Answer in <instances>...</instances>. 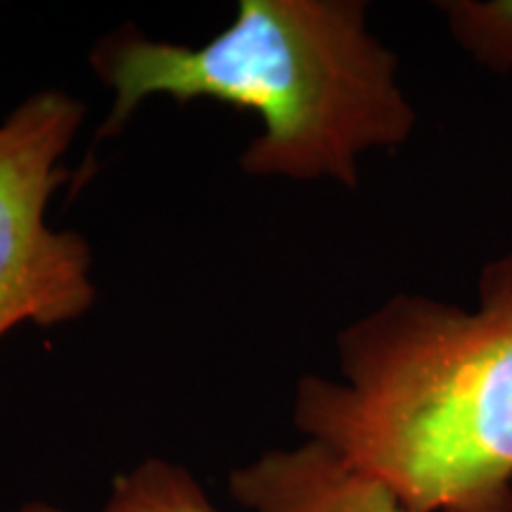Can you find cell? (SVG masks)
Masks as SVG:
<instances>
[{"instance_id": "1", "label": "cell", "mask_w": 512, "mask_h": 512, "mask_svg": "<svg viewBox=\"0 0 512 512\" xmlns=\"http://www.w3.org/2000/svg\"><path fill=\"white\" fill-rule=\"evenodd\" d=\"M339 380L304 375L292 420L413 512H512V252L475 311L394 294L337 335Z\"/></svg>"}, {"instance_id": "5", "label": "cell", "mask_w": 512, "mask_h": 512, "mask_svg": "<svg viewBox=\"0 0 512 512\" xmlns=\"http://www.w3.org/2000/svg\"><path fill=\"white\" fill-rule=\"evenodd\" d=\"M100 512H219L183 465L145 458L114 479Z\"/></svg>"}, {"instance_id": "2", "label": "cell", "mask_w": 512, "mask_h": 512, "mask_svg": "<svg viewBox=\"0 0 512 512\" xmlns=\"http://www.w3.org/2000/svg\"><path fill=\"white\" fill-rule=\"evenodd\" d=\"M91 67L114 93L98 138L124 131L155 95L259 114L264 131L240 155L254 178H328L354 190L361 157L403 145L418 126L399 57L368 29L361 0H240L202 46L119 29L91 50Z\"/></svg>"}, {"instance_id": "6", "label": "cell", "mask_w": 512, "mask_h": 512, "mask_svg": "<svg viewBox=\"0 0 512 512\" xmlns=\"http://www.w3.org/2000/svg\"><path fill=\"white\" fill-rule=\"evenodd\" d=\"M448 31L477 64L491 72L512 69V0L439 3Z\"/></svg>"}, {"instance_id": "7", "label": "cell", "mask_w": 512, "mask_h": 512, "mask_svg": "<svg viewBox=\"0 0 512 512\" xmlns=\"http://www.w3.org/2000/svg\"><path fill=\"white\" fill-rule=\"evenodd\" d=\"M17 512H62V510L55 508V505H50V503L31 501V503H24L22 508H19Z\"/></svg>"}, {"instance_id": "4", "label": "cell", "mask_w": 512, "mask_h": 512, "mask_svg": "<svg viewBox=\"0 0 512 512\" xmlns=\"http://www.w3.org/2000/svg\"><path fill=\"white\" fill-rule=\"evenodd\" d=\"M228 489L252 512H413L382 479L313 439L235 467Z\"/></svg>"}, {"instance_id": "3", "label": "cell", "mask_w": 512, "mask_h": 512, "mask_svg": "<svg viewBox=\"0 0 512 512\" xmlns=\"http://www.w3.org/2000/svg\"><path fill=\"white\" fill-rule=\"evenodd\" d=\"M83 117L79 98L46 88L0 121V337L22 323H72L98 297L91 242L48 223Z\"/></svg>"}]
</instances>
